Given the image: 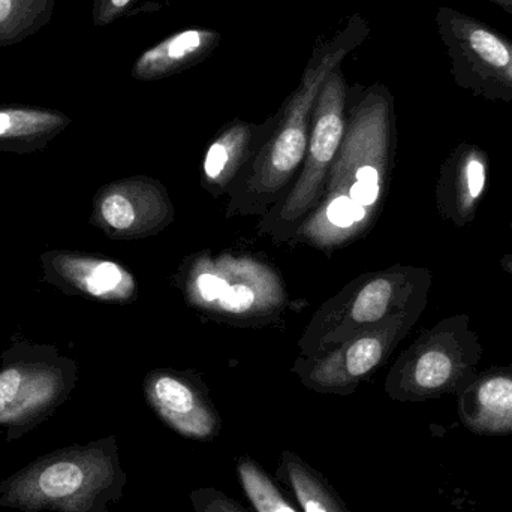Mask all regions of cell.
<instances>
[{
	"instance_id": "ba28073f",
	"label": "cell",
	"mask_w": 512,
	"mask_h": 512,
	"mask_svg": "<svg viewBox=\"0 0 512 512\" xmlns=\"http://www.w3.org/2000/svg\"><path fill=\"white\" fill-rule=\"evenodd\" d=\"M457 86L487 101L512 104V39L457 9L436 15Z\"/></svg>"
},
{
	"instance_id": "44dd1931",
	"label": "cell",
	"mask_w": 512,
	"mask_h": 512,
	"mask_svg": "<svg viewBox=\"0 0 512 512\" xmlns=\"http://www.w3.org/2000/svg\"><path fill=\"white\" fill-rule=\"evenodd\" d=\"M195 512H248L239 502L216 489H200L191 493Z\"/></svg>"
},
{
	"instance_id": "603a6c76",
	"label": "cell",
	"mask_w": 512,
	"mask_h": 512,
	"mask_svg": "<svg viewBox=\"0 0 512 512\" xmlns=\"http://www.w3.org/2000/svg\"><path fill=\"white\" fill-rule=\"evenodd\" d=\"M501 267L502 270L507 271V273L512 276V251L502 256Z\"/></svg>"
},
{
	"instance_id": "9c48e42d",
	"label": "cell",
	"mask_w": 512,
	"mask_h": 512,
	"mask_svg": "<svg viewBox=\"0 0 512 512\" xmlns=\"http://www.w3.org/2000/svg\"><path fill=\"white\" fill-rule=\"evenodd\" d=\"M421 315L423 312L391 316L324 357L298 355L292 364V373L304 387L316 393L348 396L387 363Z\"/></svg>"
},
{
	"instance_id": "ac0fdd59",
	"label": "cell",
	"mask_w": 512,
	"mask_h": 512,
	"mask_svg": "<svg viewBox=\"0 0 512 512\" xmlns=\"http://www.w3.org/2000/svg\"><path fill=\"white\" fill-rule=\"evenodd\" d=\"M56 0H0V48L20 44L50 23Z\"/></svg>"
},
{
	"instance_id": "ffe728a7",
	"label": "cell",
	"mask_w": 512,
	"mask_h": 512,
	"mask_svg": "<svg viewBox=\"0 0 512 512\" xmlns=\"http://www.w3.org/2000/svg\"><path fill=\"white\" fill-rule=\"evenodd\" d=\"M237 475L255 512H300L254 460L242 457L237 463Z\"/></svg>"
},
{
	"instance_id": "5bb4252c",
	"label": "cell",
	"mask_w": 512,
	"mask_h": 512,
	"mask_svg": "<svg viewBox=\"0 0 512 512\" xmlns=\"http://www.w3.org/2000/svg\"><path fill=\"white\" fill-rule=\"evenodd\" d=\"M276 116L262 125L233 120L228 122L213 138L204 156L201 186L213 198L228 197L231 186L236 182L249 162L255 158L268 135L273 131Z\"/></svg>"
},
{
	"instance_id": "30bf717a",
	"label": "cell",
	"mask_w": 512,
	"mask_h": 512,
	"mask_svg": "<svg viewBox=\"0 0 512 512\" xmlns=\"http://www.w3.org/2000/svg\"><path fill=\"white\" fill-rule=\"evenodd\" d=\"M98 221L116 239H146L164 233L176 209L164 183L137 176L113 183L96 206Z\"/></svg>"
},
{
	"instance_id": "7c38bea8",
	"label": "cell",
	"mask_w": 512,
	"mask_h": 512,
	"mask_svg": "<svg viewBox=\"0 0 512 512\" xmlns=\"http://www.w3.org/2000/svg\"><path fill=\"white\" fill-rule=\"evenodd\" d=\"M71 391V382L54 375H32L9 367L0 372V426L6 442L17 441L53 415Z\"/></svg>"
},
{
	"instance_id": "8fae6325",
	"label": "cell",
	"mask_w": 512,
	"mask_h": 512,
	"mask_svg": "<svg viewBox=\"0 0 512 512\" xmlns=\"http://www.w3.org/2000/svg\"><path fill=\"white\" fill-rule=\"evenodd\" d=\"M144 394L155 414L183 438L210 441L221 430V417L198 376L156 369L146 376Z\"/></svg>"
},
{
	"instance_id": "9a60e30c",
	"label": "cell",
	"mask_w": 512,
	"mask_h": 512,
	"mask_svg": "<svg viewBox=\"0 0 512 512\" xmlns=\"http://www.w3.org/2000/svg\"><path fill=\"white\" fill-rule=\"evenodd\" d=\"M463 426L478 436H512V364L481 370L457 394Z\"/></svg>"
},
{
	"instance_id": "d6986e66",
	"label": "cell",
	"mask_w": 512,
	"mask_h": 512,
	"mask_svg": "<svg viewBox=\"0 0 512 512\" xmlns=\"http://www.w3.org/2000/svg\"><path fill=\"white\" fill-rule=\"evenodd\" d=\"M68 123L63 114L39 108H0V141L33 140L56 134Z\"/></svg>"
},
{
	"instance_id": "5b68a950",
	"label": "cell",
	"mask_w": 512,
	"mask_h": 512,
	"mask_svg": "<svg viewBox=\"0 0 512 512\" xmlns=\"http://www.w3.org/2000/svg\"><path fill=\"white\" fill-rule=\"evenodd\" d=\"M176 282L189 306L236 327L268 325L288 304L279 271L252 255L200 252L180 267Z\"/></svg>"
},
{
	"instance_id": "cb8c5ba5",
	"label": "cell",
	"mask_w": 512,
	"mask_h": 512,
	"mask_svg": "<svg viewBox=\"0 0 512 512\" xmlns=\"http://www.w3.org/2000/svg\"><path fill=\"white\" fill-rule=\"evenodd\" d=\"M487 2L495 3L499 8L504 9L505 12L512 15V0H487Z\"/></svg>"
},
{
	"instance_id": "52a82bcc",
	"label": "cell",
	"mask_w": 512,
	"mask_h": 512,
	"mask_svg": "<svg viewBox=\"0 0 512 512\" xmlns=\"http://www.w3.org/2000/svg\"><path fill=\"white\" fill-rule=\"evenodd\" d=\"M348 87L339 66L322 84L313 107L309 144L300 174L256 225V234L274 246L288 245L304 219L324 194L328 170L342 144L346 128Z\"/></svg>"
},
{
	"instance_id": "d4e9b609",
	"label": "cell",
	"mask_w": 512,
	"mask_h": 512,
	"mask_svg": "<svg viewBox=\"0 0 512 512\" xmlns=\"http://www.w3.org/2000/svg\"><path fill=\"white\" fill-rule=\"evenodd\" d=\"M0 435H2V430H0Z\"/></svg>"
},
{
	"instance_id": "e0dca14e",
	"label": "cell",
	"mask_w": 512,
	"mask_h": 512,
	"mask_svg": "<svg viewBox=\"0 0 512 512\" xmlns=\"http://www.w3.org/2000/svg\"><path fill=\"white\" fill-rule=\"evenodd\" d=\"M277 477L285 481L303 512H349L324 477L291 451L282 454Z\"/></svg>"
},
{
	"instance_id": "6da1fadb",
	"label": "cell",
	"mask_w": 512,
	"mask_h": 512,
	"mask_svg": "<svg viewBox=\"0 0 512 512\" xmlns=\"http://www.w3.org/2000/svg\"><path fill=\"white\" fill-rule=\"evenodd\" d=\"M394 98L384 84L367 87L346 111V128L324 194L289 245L325 255L363 239L378 222L396 156Z\"/></svg>"
},
{
	"instance_id": "7a4b0ae2",
	"label": "cell",
	"mask_w": 512,
	"mask_h": 512,
	"mask_svg": "<svg viewBox=\"0 0 512 512\" xmlns=\"http://www.w3.org/2000/svg\"><path fill=\"white\" fill-rule=\"evenodd\" d=\"M367 35L366 20L354 15L345 29L315 48L300 84L276 114V123L264 146L231 186L225 213L227 219L236 216L262 218L288 194L306 158L313 107L319 90L330 72L340 66Z\"/></svg>"
},
{
	"instance_id": "3957f363",
	"label": "cell",
	"mask_w": 512,
	"mask_h": 512,
	"mask_svg": "<svg viewBox=\"0 0 512 512\" xmlns=\"http://www.w3.org/2000/svg\"><path fill=\"white\" fill-rule=\"evenodd\" d=\"M116 438L36 457L0 483V507L23 512H108L125 489Z\"/></svg>"
},
{
	"instance_id": "277c9868",
	"label": "cell",
	"mask_w": 512,
	"mask_h": 512,
	"mask_svg": "<svg viewBox=\"0 0 512 512\" xmlns=\"http://www.w3.org/2000/svg\"><path fill=\"white\" fill-rule=\"evenodd\" d=\"M432 285V271L414 265L361 274L313 313L298 340L301 357H324L391 316L424 312Z\"/></svg>"
},
{
	"instance_id": "2e32d148",
	"label": "cell",
	"mask_w": 512,
	"mask_h": 512,
	"mask_svg": "<svg viewBox=\"0 0 512 512\" xmlns=\"http://www.w3.org/2000/svg\"><path fill=\"white\" fill-rule=\"evenodd\" d=\"M221 41V33L213 29L180 30L144 51L132 66V77L156 81L188 71L209 59Z\"/></svg>"
},
{
	"instance_id": "7402d4cb",
	"label": "cell",
	"mask_w": 512,
	"mask_h": 512,
	"mask_svg": "<svg viewBox=\"0 0 512 512\" xmlns=\"http://www.w3.org/2000/svg\"><path fill=\"white\" fill-rule=\"evenodd\" d=\"M141 0H93V24L108 26L119 18L131 14Z\"/></svg>"
},
{
	"instance_id": "4fadbf2b",
	"label": "cell",
	"mask_w": 512,
	"mask_h": 512,
	"mask_svg": "<svg viewBox=\"0 0 512 512\" xmlns=\"http://www.w3.org/2000/svg\"><path fill=\"white\" fill-rule=\"evenodd\" d=\"M490 158L478 144L463 141L442 162L436 182V209L453 227L465 228L477 218L489 180Z\"/></svg>"
},
{
	"instance_id": "8992f818",
	"label": "cell",
	"mask_w": 512,
	"mask_h": 512,
	"mask_svg": "<svg viewBox=\"0 0 512 512\" xmlns=\"http://www.w3.org/2000/svg\"><path fill=\"white\" fill-rule=\"evenodd\" d=\"M484 348L466 313L441 319L418 334L394 361L385 393L397 402L457 396L478 375Z\"/></svg>"
}]
</instances>
